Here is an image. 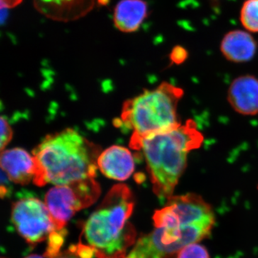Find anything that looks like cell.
Listing matches in <instances>:
<instances>
[{"instance_id":"9c48e42d","label":"cell","mask_w":258,"mask_h":258,"mask_svg":"<svg viewBox=\"0 0 258 258\" xmlns=\"http://www.w3.org/2000/svg\"><path fill=\"white\" fill-rule=\"evenodd\" d=\"M2 171L10 181L18 184H28L33 181L36 164L32 154L20 148L2 151Z\"/></svg>"},{"instance_id":"7c38bea8","label":"cell","mask_w":258,"mask_h":258,"mask_svg":"<svg viewBox=\"0 0 258 258\" xmlns=\"http://www.w3.org/2000/svg\"><path fill=\"white\" fill-rule=\"evenodd\" d=\"M148 16V5L144 0H120L113 13L115 28L125 33L137 31Z\"/></svg>"},{"instance_id":"e0dca14e","label":"cell","mask_w":258,"mask_h":258,"mask_svg":"<svg viewBox=\"0 0 258 258\" xmlns=\"http://www.w3.org/2000/svg\"><path fill=\"white\" fill-rule=\"evenodd\" d=\"M12 137H13V131L11 126L6 118L3 115L1 118V142H0L1 151L4 150L5 148L10 143Z\"/></svg>"},{"instance_id":"30bf717a","label":"cell","mask_w":258,"mask_h":258,"mask_svg":"<svg viewBox=\"0 0 258 258\" xmlns=\"http://www.w3.org/2000/svg\"><path fill=\"white\" fill-rule=\"evenodd\" d=\"M98 168L109 179L124 181L133 174L135 161L128 149L121 146H112L100 154Z\"/></svg>"},{"instance_id":"d6986e66","label":"cell","mask_w":258,"mask_h":258,"mask_svg":"<svg viewBox=\"0 0 258 258\" xmlns=\"http://www.w3.org/2000/svg\"><path fill=\"white\" fill-rule=\"evenodd\" d=\"M23 0H1L2 7L5 8H13L18 6Z\"/></svg>"},{"instance_id":"52a82bcc","label":"cell","mask_w":258,"mask_h":258,"mask_svg":"<svg viewBox=\"0 0 258 258\" xmlns=\"http://www.w3.org/2000/svg\"><path fill=\"white\" fill-rule=\"evenodd\" d=\"M167 201L165 207L154 212L153 220L157 228L215 222L211 205L200 195H173Z\"/></svg>"},{"instance_id":"5b68a950","label":"cell","mask_w":258,"mask_h":258,"mask_svg":"<svg viewBox=\"0 0 258 258\" xmlns=\"http://www.w3.org/2000/svg\"><path fill=\"white\" fill-rule=\"evenodd\" d=\"M215 222L176 227H156L136 241L124 258H171L177 255L188 244L195 243L211 235Z\"/></svg>"},{"instance_id":"ffe728a7","label":"cell","mask_w":258,"mask_h":258,"mask_svg":"<svg viewBox=\"0 0 258 258\" xmlns=\"http://www.w3.org/2000/svg\"><path fill=\"white\" fill-rule=\"evenodd\" d=\"M25 258H47L45 255H39V254H30L28 257Z\"/></svg>"},{"instance_id":"8fae6325","label":"cell","mask_w":258,"mask_h":258,"mask_svg":"<svg viewBox=\"0 0 258 258\" xmlns=\"http://www.w3.org/2000/svg\"><path fill=\"white\" fill-rule=\"evenodd\" d=\"M228 101L232 108L240 114H257L258 79L252 76L236 79L231 83Z\"/></svg>"},{"instance_id":"8992f818","label":"cell","mask_w":258,"mask_h":258,"mask_svg":"<svg viewBox=\"0 0 258 258\" xmlns=\"http://www.w3.org/2000/svg\"><path fill=\"white\" fill-rule=\"evenodd\" d=\"M101 188L95 178L73 184L56 185L47 191L45 203L50 211L56 228L63 230L76 212L96 203Z\"/></svg>"},{"instance_id":"3957f363","label":"cell","mask_w":258,"mask_h":258,"mask_svg":"<svg viewBox=\"0 0 258 258\" xmlns=\"http://www.w3.org/2000/svg\"><path fill=\"white\" fill-rule=\"evenodd\" d=\"M134 208L128 186H113L85 222L82 243L91 247L97 258H124L137 241V231L128 221Z\"/></svg>"},{"instance_id":"44dd1931","label":"cell","mask_w":258,"mask_h":258,"mask_svg":"<svg viewBox=\"0 0 258 258\" xmlns=\"http://www.w3.org/2000/svg\"><path fill=\"white\" fill-rule=\"evenodd\" d=\"M98 3H99L100 5H106L109 3V0H98Z\"/></svg>"},{"instance_id":"4fadbf2b","label":"cell","mask_w":258,"mask_h":258,"mask_svg":"<svg viewBox=\"0 0 258 258\" xmlns=\"http://www.w3.org/2000/svg\"><path fill=\"white\" fill-rule=\"evenodd\" d=\"M220 49L227 60L240 63L247 62L254 57L257 44L249 32L232 30L224 37Z\"/></svg>"},{"instance_id":"277c9868","label":"cell","mask_w":258,"mask_h":258,"mask_svg":"<svg viewBox=\"0 0 258 258\" xmlns=\"http://www.w3.org/2000/svg\"><path fill=\"white\" fill-rule=\"evenodd\" d=\"M184 91L171 83L164 82L148 90L123 104L120 123L132 131L130 146L134 149L142 139L163 133L181 125L178 103Z\"/></svg>"},{"instance_id":"6da1fadb","label":"cell","mask_w":258,"mask_h":258,"mask_svg":"<svg viewBox=\"0 0 258 258\" xmlns=\"http://www.w3.org/2000/svg\"><path fill=\"white\" fill-rule=\"evenodd\" d=\"M101 149L73 128L47 135L32 152L33 182L39 186L67 185L95 178Z\"/></svg>"},{"instance_id":"ac0fdd59","label":"cell","mask_w":258,"mask_h":258,"mask_svg":"<svg viewBox=\"0 0 258 258\" xmlns=\"http://www.w3.org/2000/svg\"><path fill=\"white\" fill-rule=\"evenodd\" d=\"M55 258H81L76 252L74 245L71 246L67 250L60 252Z\"/></svg>"},{"instance_id":"ba28073f","label":"cell","mask_w":258,"mask_h":258,"mask_svg":"<svg viewBox=\"0 0 258 258\" xmlns=\"http://www.w3.org/2000/svg\"><path fill=\"white\" fill-rule=\"evenodd\" d=\"M12 221L18 233L32 245L46 240L57 230L46 205L37 198L22 199L14 203Z\"/></svg>"},{"instance_id":"2e32d148","label":"cell","mask_w":258,"mask_h":258,"mask_svg":"<svg viewBox=\"0 0 258 258\" xmlns=\"http://www.w3.org/2000/svg\"><path fill=\"white\" fill-rule=\"evenodd\" d=\"M176 258H210V256L206 247L195 242L181 249Z\"/></svg>"},{"instance_id":"9a60e30c","label":"cell","mask_w":258,"mask_h":258,"mask_svg":"<svg viewBox=\"0 0 258 258\" xmlns=\"http://www.w3.org/2000/svg\"><path fill=\"white\" fill-rule=\"evenodd\" d=\"M66 235L64 229L55 230L48 237L46 252L44 255L47 258H55L60 253V249L64 242V237Z\"/></svg>"},{"instance_id":"5bb4252c","label":"cell","mask_w":258,"mask_h":258,"mask_svg":"<svg viewBox=\"0 0 258 258\" xmlns=\"http://www.w3.org/2000/svg\"><path fill=\"white\" fill-rule=\"evenodd\" d=\"M240 21L246 30L258 32V0H247L242 5Z\"/></svg>"},{"instance_id":"7a4b0ae2","label":"cell","mask_w":258,"mask_h":258,"mask_svg":"<svg viewBox=\"0 0 258 258\" xmlns=\"http://www.w3.org/2000/svg\"><path fill=\"white\" fill-rule=\"evenodd\" d=\"M203 139L196 123L189 120L172 130L145 137L134 148L143 153L158 198L169 200L173 196L187 165L188 155L201 147Z\"/></svg>"}]
</instances>
